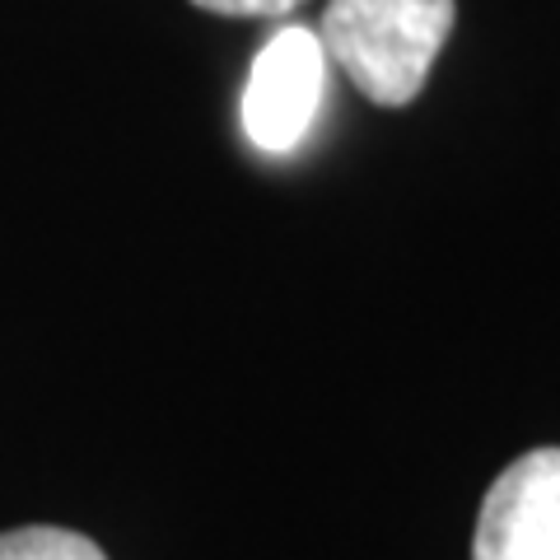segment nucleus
I'll return each mask as SVG.
<instances>
[{
  "instance_id": "2",
  "label": "nucleus",
  "mask_w": 560,
  "mask_h": 560,
  "mask_svg": "<svg viewBox=\"0 0 560 560\" xmlns=\"http://www.w3.org/2000/svg\"><path fill=\"white\" fill-rule=\"evenodd\" d=\"M327 90V51L313 28H280L257 51L248 90H243L238 117L257 150L290 154L308 136L318 103Z\"/></svg>"
},
{
  "instance_id": "3",
  "label": "nucleus",
  "mask_w": 560,
  "mask_h": 560,
  "mask_svg": "<svg viewBox=\"0 0 560 560\" xmlns=\"http://www.w3.org/2000/svg\"><path fill=\"white\" fill-rule=\"evenodd\" d=\"M471 560H560V448H533L495 477Z\"/></svg>"
},
{
  "instance_id": "4",
  "label": "nucleus",
  "mask_w": 560,
  "mask_h": 560,
  "mask_svg": "<svg viewBox=\"0 0 560 560\" xmlns=\"http://www.w3.org/2000/svg\"><path fill=\"white\" fill-rule=\"evenodd\" d=\"M0 560H108L98 541L70 528H14L0 533Z\"/></svg>"
},
{
  "instance_id": "1",
  "label": "nucleus",
  "mask_w": 560,
  "mask_h": 560,
  "mask_svg": "<svg viewBox=\"0 0 560 560\" xmlns=\"http://www.w3.org/2000/svg\"><path fill=\"white\" fill-rule=\"evenodd\" d=\"M448 33L453 0H331L318 43L370 103L407 108Z\"/></svg>"
},
{
  "instance_id": "5",
  "label": "nucleus",
  "mask_w": 560,
  "mask_h": 560,
  "mask_svg": "<svg viewBox=\"0 0 560 560\" xmlns=\"http://www.w3.org/2000/svg\"><path fill=\"white\" fill-rule=\"evenodd\" d=\"M191 5L210 14H234V20H276V14H290L304 0H191Z\"/></svg>"
}]
</instances>
